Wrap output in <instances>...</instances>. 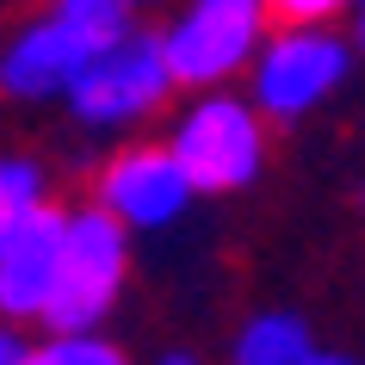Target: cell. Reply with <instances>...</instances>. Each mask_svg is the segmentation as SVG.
I'll return each mask as SVG.
<instances>
[{"label":"cell","mask_w":365,"mask_h":365,"mask_svg":"<svg viewBox=\"0 0 365 365\" xmlns=\"http://www.w3.org/2000/svg\"><path fill=\"white\" fill-rule=\"evenodd\" d=\"M272 130L279 124L248 99V87L180 93V106L161 124V136L173 143V155L186 161V173L198 180L205 198L254 192L267 180V161H272Z\"/></svg>","instance_id":"cell-2"},{"label":"cell","mask_w":365,"mask_h":365,"mask_svg":"<svg viewBox=\"0 0 365 365\" xmlns=\"http://www.w3.org/2000/svg\"><path fill=\"white\" fill-rule=\"evenodd\" d=\"M155 25L180 93H211V87L248 81L279 19H272V0H173Z\"/></svg>","instance_id":"cell-3"},{"label":"cell","mask_w":365,"mask_h":365,"mask_svg":"<svg viewBox=\"0 0 365 365\" xmlns=\"http://www.w3.org/2000/svg\"><path fill=\"white\" fill-rule=\"evenodd\" d=\"M353 13V0H272L279 25H341Z\"/></svg>","instance_id":"cell-12"},{"label":"cell","mask_w":365,"mask_h":365,"mask_svg":"<svg viewBox=\"0 0 365 365\" xmlns=\"http://www.w3.org/2000/svg\"><path fill=\"white\" fill-rule=\"evenodd\" d=\"M50 198H62L50 161L31 155V149H6V143H0V242L19 230L31 211H43Z\"/></svg>","instance_id":"cell-10"},{"label":"cell","mask_w":365,"mask_h":365,"mask_svg":"<svg viewBox=\"0 0 365 365\" xmlns=\"http://www.w3.org/2000/svg\"><path fill=\"white\" fill-rule=\"evenodd\" d=\"M62 235H68V198H50L0 242V316L6 322L43 328L62 272Z\"/></svg>","instance_id":"cell-8"},{"label":"cell","mask_w":365,"mask_h":365,"mask_svg":"<svg viewBox=\"0 0 365 365\" xmlns=\"http://www.w3.org/2000/svg\"><path fill=\"white\" fill-rule=\"evenodd\" d=\"M87 198L106 205L136 242H149V235L180 230V223L198 211L205 192H198L192 173H186V161L173 155L168 136H130V143H112V149L93 161Z\"/></svg>","instance_id":"cell-6"},{"label":"cell","mask_w":365,"mask_h":365,"mask_svg":"<svg viewBox=\"0 0 365 365\" xmlns=\"http://www.w3.org/2000/svg\"><path fill=\"white\" fill-rule=\"evenodd\" d=\"M31 341H38V328L0 316V365H25V359H31Z\"/></svg>","instance_id":"cell-14"},{"label":"cell","mask_w":365,"mask_h":365,"mask_svg":"<svg viewBox=\"0 0 365 365\" xmlns=\"http://www.w3.org/2000/svg\"><path fill=\"white\" fill-rule=\"evenodd\" d=\"M112 31H124V25H106L99 13H87L75 0H43L13 31H0V99L25 106V112L31 106H62L75 75L87 68V56Z\"/></svg>","instance_id":"cell-5"},{"label":"cell","mask_w":365,"mask_h":365,"mask_svg":"<svg viewBox=\"0 0 365 365\" xmlns=\"http://www.w3.org/2000/svg\"><path fill=\"white\" fill-rule=\"evenodd\" d=\"M346 38H353V50L365 56V0H353V13H346Z\"/></svg>","instance_id":"cell-16"},{"label":"cell","mask_w":365,"mask_h":365,"mask_svg":"<svg viewBox=\"0 0 365 365\" xmlns=\"http://www.w3.org/2000/svg\"><path fill=\"white\" fill-rule=\"evenodd\" d=\"M173 106H180V81L161 50V25L136 19L87 56V68L62 99V118L87 143H130V136H149V124H168Z\"/></svg>","instance_id":"cell-1"},{"label":"cell","mask_w":365,"mask_h":365,"mask_svg":"<svg viewBox=\"0 0 365 365\" xmlns=\"http://www.w3.org/2000/svg\"><path fill=\"white\" fill-rule=\"evenodd\" d=\"M353 211L365 217V168H359V180H353Z\"/></svg>","instance_id":"cell-17"},{"label":"cell","mask_w":365,"mask_h":365,"mask_svg":"<svg viewBox=\"0 0 365 365\" xmlns=\"http://www.w3.org/2000/svg\"><path fill=\"white\" fill-rule=\"evenodd\" d=\"M353 62L359 50L341 25H272L267 50L254 56L242 87L272 124H304L346 87Z\"/></svg>","instance_id":"cell-7"},{"label":"cell","mask_w":365,"mask_h":365,"mask_svg":"<svg viewBox=\"0 0 365 365\" xmlns=\"http://www.w3.org/2000/svg\"><path fill=\"white\" fill-rule=\"evenodd\" d=\"M25 365H136L112 328H38Z\"/></svg>","instance_id":"cell-11"},{"label":"cell","mask_w":365,"mask_h":365,"mask_svg":"<svg viewBox=\"0 0 365 365\" xmlns=\"http://www.w3.org/2000/svg\"><path fill=\"white\" fill-rule=\"evenodd\" d=\"M149 365H211V359H205V353H192V346H161Z\"/></svg>","instance_id":"cell-15"},{"label":"cell","mask_w":365,"mask_h":365,"mask_svg":"<svg viewBox=\"0 0 365 365\" xmlns=\"http://www.w3.org/2000/svg\"><path fill=\"white\" fill-rule=\"evenodd\" d=\"M130 272H136V235L87 192L68 198L62 272L43 328H112V316L130 297Z\"/></svg>","instance_id":"cell-4"},{"label":"cell","mask_w":365,"mask_h":365,"mask_svg":"<svg viewBox=\"0 0 365 365\" xmlns=\"http://www.w3.org/2000/svg\"><path fill=\"white\" fill-rule=\"evenodd\" d=\"M87 13H99L106 25H136V19H161L173 0H75Z\"/></svg>","instance_id":"cell-13"},{"label":"cell","mask_w":365,"mask_h":365,"mask_svg":"<svg viewBox=\"0 0 365 365\" xmlns=\"http://www.w3.org/2000/svg\"><path fill=\"white\" fill-rule=\"evenodd\" d=\"M223 365H365V353L322 341V328L309 322L304 309L267 304V309H248L230 328Z\"/></svg>","instance_id":"cell-9"}]
</instances>
